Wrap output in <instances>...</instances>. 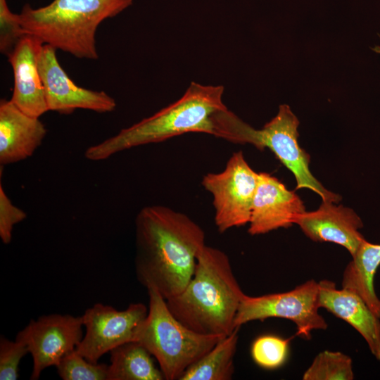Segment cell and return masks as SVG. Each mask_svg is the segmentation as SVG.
Here are the masks:
<instances>
[{"mask_svg": "<svg viewBox=\"0 0 380 380\" xmlns=\"http://www.w3.org/2000/svg\"><path fill=\"white\" fill-rule=\"evenodd\" d=\"M203 229L184 213L163 205L143 208L135 219V272L140 284L167 300L191 279L205 246Z\"/></svg>", "mask_w": 380, "mask_h": 380, "instance_id": "6da1fadb", "label": "cell"}, {"mask_svg": "<svg viewBox=\"0 0 380 380\" xmlns=\"http://www.w3.org/2000/svg\"><path fill=\"white\" fill-rule=\"evenodd\" d=\"M224 90L222 85H203L192 82L175 102L89 146L84 156L92 161L103 160L127 149L161 142L189 132L224 139L229 112L222 101Z\"/></svg>", "mask_w": 380, "mask_h": 380, "instance_id": "7a4b0ae2", "label": "cell"}, {"mask_svg": "<svg viewBox=\"0 0 380 380\" xmlns=\"http://www.w3.org/2000/svg\"><path fill=\"white\" fill-rule=\"evenodd\" d=\"M245 295L228 255L205 245L187 286L166 303L175 317L194 331L227 336L236 328L234 320Z\"/></svg>", "mask_w": 380, "mask_h": 380, "instance_id": "3957f363", "label": "cell"}, {"mask_svg": "<svg viewBox=\"0 0 380 380\" xmlns=\"http://www.w3.org/2000/svg\"><path fill=\"white\" fill-rule=\"evenodd\" d=\"M133 0H53L37 8L25 4L18 14L25 34L78 58L96 60L99 25L132 4Z\"/></svg>", "mask_w": 380, "mask_h": 380, "instance_id": "277c9868", "label": "cell"}, {"mask_svg": "<svg viewBox=\"0 0 380 380\" xmlns=\"http://www.w3.org/2000/svg\"><path fill=\"white\" fill-rule=\"evenodd\" d=\"M148 314L136 336L153 356L165 379L180 380L186 370L226 336L196 333L178 321L166 300L154 289H147Z\"/></svg>", "mask_w": 380, "mask_h": 380, "instance_id": "5b68a950", "label": "cell"}, {"mask_svg": "<svg viewBox=\"0 0 380 380\" xmlns=\"http://www.w3.org/2000/svg\"><path fill=\"white\" fill-rule=\"evenodd\" d=\"M319 284L308 280L293 289L260 296L245 295L234 320L235 327L250 322L277 317L293 322L297 335L310 339L313 330H324L328 324L319 314Z\"/></svg>", "mask_w": 380, "mask_h": 380, "instance_id": "8992f818", "label": "cell"}, {"mask_svg": "<svg viewBox=\"0 0 380 380\" xmlns=\"http://www.w3.org/2000/svg\"><path fill=\"white\" fill-rule=\"evenodd\" d=\"M258 180V173L248 165L242 151L234 153L222 172L203 176L201 184L213 196L219 232L248 224Z\"/></svg>", "mask_w": 380, "mask_h": 380, "instance_id": "52a82bcc", "label": "cell"}, {"mask_svg": "<svg viewBox=\"0 0 380 380\" xmlns=\"http://www.w3.org/2000/svg\"><path fill=\"white\" fill-rule=\"evenodd\" d=\"M299 121L286 104L280 105L278 113L260 129L251 128L250 144L260 151H272L294 175L296 189H308L317 194L322 201L336 203L341 197L323 186L310 170V155L299 146Z\"/></svg>", "mask_w": 380, "mask_h": 380, "instance_id": "ba28073f", "label": "cell"}, {"mask_svg": "<svg viewBox=\"0 0 380 380\" xmlns=\"http://www.w3.org/2000/svg\"><path fill=\"white\" fill-rule=\"evenodd\" d=\"M147 314L148 308L141 303H131L123 310L96 303L82 315L85 331L76 351L89 361L99 362L115 348L136 341L137 331Z\"/></svg>", "mask_w": 380, "mask_h": 380, "instance_id": "9c48e42d", "label": "cell"}, {"mask_svg": "<svg viewBox=\"0 0 380 380\" xmlns=\"http://www.w3.org/2000/svg\"><path fill=\"white\" fill-rule=\"evenodd\" d=\"M83 327L82 316L51 314L31 319L15 338L31 354L30 379H38L46 368L56 367L66 354L74 350L84 336Z\"/></svg>", "mask_w": 380, "mask_h": 380, "instance_id": "30bf717a", "label": "cell"}, {"mask_svg": "<svg viewBox=\"0 0 380 380\" xmlns=\"http://www.w3.org/2000/svg\"><path fill=\"white\" fill-rule=\"evenodd\" d=\"M56 49L43 44L39 50L37 66L49 110L70 114L81 108L97 113L115 110V99L103 91H94L77 86L58 61Z\"/></svg>", "mask_w": 380, "mask_h": 380, "instance_id": "8fae6325", "label": "cell"}, {"mask_svg": "<svg viewBox=\"0 0 380 380\" xmlns=\"http://www.w3.org/2000/svg\"><path fill=\"white\" fill-rule=\"evenodd\" d=\"M305 212L303 202L277 177L259 172L253 200L248 232L253 236L267 234L294 224L295 218Z\"/></svg>", "mask_w": 380, "mask_h": 380, "instance_id": "7c38bea8", "label": "cell"}, {"mask_svg": "<svg viewBox=\"0 0 380 380\" xmlns=\"http://www.w3.org/2000/svg\"><path fill=\"white\" fill-rule=\"evenodd\" d=\"M304 234L315 242H330L345 248L353 256L365 239L360 232V217L351 208L322 201L319 208L294 220Z\"/></svg>", "mask_w": 380, "mask_h": 380, "instance_id": "4fadbf2b", "label": "cell"}, {"mask_svg": "<svg viewBox=\"0 0 380 380\" xmlns=\"http://www.w3.org/2000/svg\"><path fill=\"white\" fill-rule=\"evenodd\" d=\"M43 43L30 34H24L7 56L13 72L11 101L26 114L36 118L49 111L45 91L37 66Z\"/></svg>", "mask_w": 380, "mask_h": 380, "instance_id": "5bb4252c", "label": "cell"}, {"mask_svg": "<svg viewBox=\"0 0 380 380\" xmlns=\"http://www.w3.org/2000/svg\"><path fill=\"white\" fill-rule=\"evenodd\" d=\"M319 284V305L353 327L365 339L372 354L380 362V318L355 292L327 279Z\"/></svg>", "mask_w": 380, "mask_h": 380, "instance_id": "9a60e30c", "label": "cell"}, {"mask_svg": "<svg viewBox=\"0 0 380 380\" xmlns=\"http://www.w3.org/2000/svg\"><path fill=\"white\" fill-rule=\"evenodd\" d=\"M46 134V129L39 118L26 114L11 99H1V165L15 163L32 156Z\"/></svg>", "mask_w": 380, "mask_h": 380, "instance_id": "2e32d148", "label": "cell"}, {"mask_svg": "<svg viewBox=\"0 0 380 380\" xmlns=\"http://www.w3.org/2000/svg\"><path fill=\"white\" fill-rule=\"evenodd\" d=\"M380 266V244L365 239L346 265L341 287L357 293L380 318V299L374 286V276Z\"/></svg>", "mask_w": 380, "mask_h": 380, "instance_id": "e0dca14e", "label": "cell"}, {"mask_svg": "<svg viewBox=\"0 0 380 380\" xmlns=\"http://www.w3.org/2000/svg\"><path fill=\"white\" fill-rule=\"evenodd\" d=\"M107 380H163L152 355L139 341L125 343L110 351Z\"/></svg>", "mask_w": 380, "mask_h": 380, "instance_id": "ac0fdd59", "label": "cell"}, {"mask_svg": "<svg viewBox=\"0 0 380 380\" xmlns=\"http://www.w3.org/2000/svg\"><path fill=\"white\" fill-rule=\"evenodd\" d=\"M236 327L210 351L190 366L180 380H230L234 373V359L239 340Z\"/></svg>", "mask_w": 380, "mask_h": 380, "instance_id": "d6986e66", "label": "cell"}, {"mask_svg": "<svg viewBox=\"0 0 380 380\" xmlns=\"http://www.w3.org/2000/svg\"><path fill=\"white\" fill-rule=\"evenodd\" d=\"M303 379L353 380L354 372L352 359L339 351H322L305 371Z\"/></svg>", "mask_w": 380, "mask_h": 380, "instance_id": "ffe728a7", "label": "cell"}, {"mask_svg": "<svg viewBox=\"0 0 380 380\" xmlns=\"http://www.w3.org/2000/svg\"><path fill=\"white\" fill-rule=\"evenodd\" d=\"M291 338L274 335H263L253 342L251 354L253 361L260 367L275 369L281 367L289 355Z\"/></svg>", "mask_w": 380, "mask_h": 380, "instance_id": "44dd1931", "label": "cell"}, {"mask_svg": "<svg viewBox=\"0 0 380 380\" xmlns=\"http://www.w3.org/2000/svg\"><path fill=\"white\" fill-rule=\"evenodd\" d=\"M63 380H107L108 365L89 361L74 350L66 354L56 365Z\"/></svg>", "mask_w": 380, "mask_h": 380, "instance_id": "7402d4cb", "label": "cell"}, {"mask_svg": "<svg viewBox=\"0 0 380 380\" xmlns=\"http://www.w3.org/2000/svg\"><path fill=\"white\" fill-rule=\"evenodd\" d=\"M29 353L23 343L1 336L0 338V379L16 380L22 358Z\"/></svg>", "mask_w": 380, "mask_h": 380, "instance_id": "603a6c76", "label": "cell"}, {"mask_svg": "<svg viewBox=\"0 0 380 380\" xmlns=\"http://www.w3.org/2000/svg\"><path fill=\"white\" fill-rule=\"evenodd\" d=\"M24 34L18 14L11 11L6 0H0L1 53L8 56Z\"/></svg>", "mask_w": 380, "mask_h": 380, "instance_id": "cb8c5ba5", "label": "cell"}, {"mask_svg": "<svg viewBox=\"0 0 380 380\" xmlns=\"http://www.w3.org/2000/svg\"><path fill=\"white\" fill-rule=\"evenodd\" d=\"M26 217V213L13 204L0 184V238L4 244L11 241L14 226Z\"/></svg>", "mask_w": 380, "mask_h": 380, "instance_id": "d4e9b609", "label": "cell"}, {"mask_svg": "<svg viewBox=\"0 0 380 380\" xmlns=\"http://www.w3.org/2000/svg\"><path fill=\"white\" fill-rule=\"evenodd\" d=\"M379 37H380V34H379ZM372 50L374 51L376 53L380 54V46H375L374 47L372 48Z\"/></svg>", "mask_w": 380, "mask_h": 380, "instance_id": "484cf974", "label": "cell"}]
</instances>
